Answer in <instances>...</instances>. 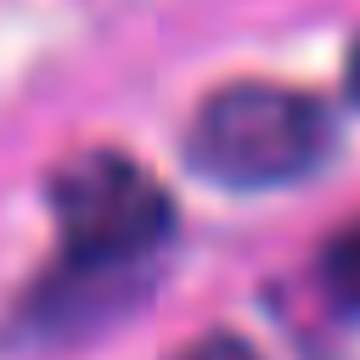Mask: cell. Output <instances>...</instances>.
Here are the masks:
<instances>
[{
  "mask_svg": "<svg viewBox=\"0 0 360 360\" xmlns=\"http://www.w3.org/2000/svg\"><path fill=\"white\" fill-rule=\"evenodd\" d=\"M332 146L326 107L287 84H225L214 90L186 135V158L219 186H287L304 180Z\"/></svg>",
  "mask_w": 360,
  "mask_h": 360,
  "instance_id": "cell-1",
  "label": "cell"
},
{
  "mask_svg": "<svg viewBox=\"0 0 360 360\" xmlns=\"http://www.w3.org/2000/svg\"><path fill=\"white\" fill-rule=\"evenodd\" d=\"M51 208L73 270L141 264L174 225L169 191L112 146H90L68 158L51 180Z\"/></svg>",
  "mask_w": 360,
  "mask_h": 360,
  "instance_id": "cell-2",
  "label": "cell"
},
{
  "mask_svg": "<svg viewBox=\"0 0 360 360\" xmlns=\"http://www.w3.org/2000/svg\"><path fill=\"white\" fill-rule=\"evenodd\" d=\"M321 292L343 315H360V219L321 248Z\"/></svg>",
  "mask_w": 360,
  "mask_h": 360,
  "instance_id": "cell-3",
  "label": "cell"
},
{
  "mask_svg": "<svg viewBox=\"0 0 360 360\" xmlns=\"http://www.w3.org/2000/svg\"><path fill=\"white\" fill-rule=\"evenodd\" d=\"M169 360H259V349H253L248 338H236V332H208V338L186 343V349L169 354Z\"/></svg>",
  "mask_w": 360,
  "mask_h": 360,
  "instance_id": "cell-4",
  "label": "cell"
},
{
  "mask_svg": "<svg viewBox=\"0 0 360 360\" xmlns=\"http://www.w3.org/2000/svg\"><path fill=\"white\" fill-rule=\"evenodd\" d=\"M349 96L360 101V39H354V51H349Z\"/></svg>",
  "mask_w": 360,
  "mask_h": 360,
  "instance_id": "cell-5",
  "label": "cell"
}]
</instances>
